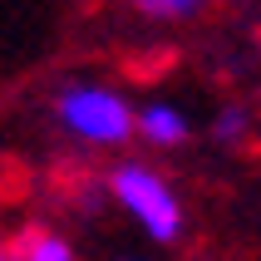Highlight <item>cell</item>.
<instances>
[{
  "instance_id": "cell-1",
  "label": "cell",
  "mask_w": 261,
  "mask_h": 261,
  "mask_svg": "<svg viewBox=\"0 0 261 261\" xmlns=\"http://www.w3.org/2000/svg\"><path fill=\"white\" fill-rule=\"evenodd\" d=\"M55 118H59L64 133H74V138L89 143V148H118V143H128V133H133L128 99L114 94V89H103V84H69V89H59Z\"/></svg>"
},
{
  "instance_id": "cell-2",
  "label": "cell",
  "mask_w": 261,
  "mask_h": 261,
  "mask_svg": "<svg viewBox=\"0 0 261 261\" xmlns=\"http://www.w3.org/2000/svg\"><path fill=\"white\" fill-rule=\"evenodd\" d=\"M109 192H114V202L153 242H177L182 237V207H177L173 188L153 168H143V163H118L114 173H109Z\"/></svg>"
},
{
  "instance_id": "cell-3",
  "label": "cell",
  "mask_w": 261,
  "mask_h": 261,
  "mask_svg": "<svg viewBox=\"0 0 261 261\" xmlns=\"http://www.w3.org/2000/svg\"><path fill=\"white\" fill-rule=\"evenodd\" d=\"M133 133L138 138H148L153 148H182L188 143V118H182V109L177 103H143L138 114H133Z\"/></svg>"
},
{
  "instance_id": "cell-4",
  "label": "cell",
  "mask_w": 261,
  "mask_h": 261,
  "mask_svg": "<svg viewBox=\"0 0 261 261\" xmlns=\"http://www.w3.org/2000/svg\"><path fill=\"white\" fill-rule=\"evenodd\" d=\"M10 251H15V261H74V247L59 232H49V227H30V232H20L10 242Z\"/></svg>"
},
{
  "instance_id": "cell-5",
  "label": "cell",
  "mask_w": 261,
  "mask_h": 261,
  "mask_svg": "<svg viewBox=\"0 0 261 261\" xmlns=\"http://www.w3.org/2000/svg\"><path fill=\"white\" fill-rule=\"evenodd\" d=\"M148 20H188L202 10V0H133Z\"/></svg>"
},
{
  "instance_id": "cell-6",
  "label": "cell",
  "mask_w": 261,
  "mask_h": 261,
  "mask_svg": "<svg viewBox=\"0 0 261 261\" xmlns=\"http://www.w3.org/2000/svg\"><path fill=\"white\" fill-rule=\"evenodd\" d=\"M242 133H247V114H242V109H222V114H217V123H212V138L227 148V143H237Z\"/></svg>"
},
{
  "instance_id": "cell-7",
  "label": "cell",
  "mask_w": 261,
  "mask_h": 261,
  "mask_svg": "<svg viewBox=\"0 0 261 261\" xmlns=\"http://www.w3.org/2000/svg\"><path fill=\"white\" fill-rule=\"evenodd\" d=\"M0 261H15V251H10V242L0 237Z\"/></svg>"
}]
</instances>
